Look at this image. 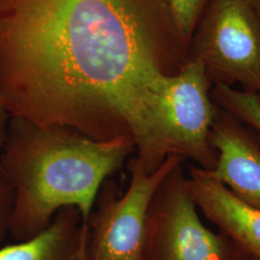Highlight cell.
I'll use <instances>...</instances> for the list:
<instances>
[{"mask_svg":"<svg viewBox=\"0 0 260 260\" xmlns=\"http://www.w3.org/2000/svg\"><path fill=\"white\" fill-rule=\"evenodd\" d=\"M187 44L167 0H0V98L10 118L130 137L151 173Z\"/></svg>","mask_w":260,"mask_h":260,"instance_id":"1","label":"cell"},{"mask_svg":"<svg viewBox=\"0 0 260 260\" xmlns=\"http://www.w3.org/2000/svg\"><path fill=\"white\" fill-rule=\"evenodd\" d=\"M0 149L15 193L9 233L18 242L44 232L65 207L79 211L88 237L101 187L136 151L130 137L98 141L68 126H41L13 117Z\"/></svg>","mask_w":260,"mask_h":260,"instance_id":"2","label":"cell"},{"mask_svg":"<svg viewBox=\"0 0 260 260\" xmlns=\"http://www.w3.org/2000/svg\"><path fill=\"white\" fill-rule=\"evenodd\" d=\"M184 160L171 155L149 173L138 158H131L129 185L124 193L111 177L104 181L88 221L86 260H144L149 203L169 173Z\"/></svg>","mask_w":260,"mask_h":260,"instance_id":"3","label":"cell"},{"mask_svg":"<svg viewBox=\"0 0 260 260\" xmlns=\"http://www.w3.org/2000/svg\"><path fill=\"white\" fill-rule=\"evenodd\" d=\"M182 163L169 173L149 203L144 260H232V242L203 223Z\"/></svg>","mask_w":260,"mask_h":260,"instance_id":"4","label":"cell"},{"mask_svg":"<svg viewBox=\"0 0 260 260\" xmlns=\"http://www.w3.org/2000/svg\"><path fill=\"white\" fill-rule=\"evenodd\" d=\"M194 58L216 83L239 82L251 92L260 75V20L250 0H211Z\"/></svg>","mask_w":260,"mask_h":260,"instance_id":"5","label":"cell"},{"mask_svg":"<svg viewBox=\"0 0 260 260\" xmlns=\"http://www.w3.org/2000/svg\"><path fill=\"white\" fill-rule=\"evenodd\" d=\"M209 87L206 68L193 57L170 77L166 95L168 156L189 158L206 171H212L216 165V151L210 143V133L218 113Z\"/></svg>","mask_w":260,"mask_h":260,"instance_id":"6","label":"cell"},{"mask_svg":"<svg viewBox=\"0 0 260 260\" xmlns=\"http://www.w3.org/2000/svg\"><path fill=\"white\" fill-rule=\"evenodd\" d=\"M216 165L209 173L243 202L260 208V142L231 114L217 113L210 133Z\"/></svg>","mask_w":260,"mask_h":260,"instance_id":"7","label":"cell"},{"mask_svg":"<svg viewBox=\"0 0 260 260\" xmlns=\"http://www.w3.org/2000/svg\"><path fill=\"white\" fill-rule=\"evenodd\" d=\"M187 177L201 212L237 249L260 260V208L237 198L209 171L191 166Z\"/></svg>","mask_w":260,"mask_h":260,"instance_id":"8","label":"cell"},{"mask_svg":"<svg viewBox=\"0 0 260 260\" xmlns=\"http://www.w3.org/2000/svg\"><path fill=\"white\" fill-rule=\"evenodd\" d=\"M88 237L75 207L56 213L51 223L36 236L0 248V260H86Z\"/></svg>","mask_w":260,"mask_h":260,"instance_id":"9","label":"cell"},{"mask_svg":"<svg viewBox=\"0 0 260 260\" xmlns=\"http://www.w3.org/2000/svg\"><path fill=\"white\" fill-rule=\"evenodd\" d=\"M215 96L235 119L246 122L260 135V102L255 93L216 83Z\"/></svg>","mask_w":260,"mask_h":260,"instance_id":"10","label":"cell"},{"mask_svg":"<svg viewBox=\"0 0 260 260\" xmlns=\"http://www.w3.org/2000/svg\"><path fill=\"white\" fill-rule=\"evenodd\" d=\"M167 2L177 28L189 42L205 11L206 0H167Z\"/></svg>","mask_w":260,"mask_h":260,"instance_id":"11","label":"cell"},{"mask_svg":"<svg viewBox=\"0 0 260 260\" xmlns=\"http://www.w3.org/2000/svg\"><path fill=\"white\" fill-rule=\"evenodd\" d=\"M15 193L0 160V242L9 233L14 210Z\"/></svg>","mask_w":260,"mask_h":260,"instance_id":"12","label":"cell"},{"mask_svg":"<svg viewBox=\"0 0 260 260\" xmlns=\"http://www.w3.org/2000/svg\"><path fill=\"white\" fill-rule=\"evenodd\" d=\"M9 119V115L6 111L0 98V147L2 146L6 136V130H7Z\"/></svg>","mask_w":260,"mask_h":260,"instance_id":"13","label":"cell"},{"mask_svg":"<svg viewBox=\"0 0 260 260\" xmlns=\"http://www.w3.org/2000/svg\"><path fill=\"white\" fill-rule=\"evenodd\" d=\"M251 92L256 94V96L258 98V100H259L260 102V75L259 77L257 78L256 82H255V83H254V85H253V88H252Z\"/></svg>","mask_w":260,"mask_h":260,"instance_id":"14","label":"cell"},{"mask_svg":"<svg viewBox=\"0 0 260 260\" xmlns=\"http://www.w3.org/2000/svg\"><path fill=\"white\" fill-rule=\"evenodd\" d=\"M251 1V5L253 7L254 11L257 14V17L260 20V0H250Z\"/></svg>","mask_w":260,"mask_h":260,"instance_id":"15","label":"cell"},{"mask_svg":"<svg viewBox=\"0 0 260 260\" xmlns=\"http://www.w3.org/2000/svg\"><path fill=\"white\" fill-rule=\"evenodd\" d=\"M232 260H259L257 259V258H255V257H253V256H251V255H249L248 254V258H246V259H242V258H239V257H236V255H233V258Z\"/></svg>","mask_w":260,"mask_h":260,"instance_id":"16","label":"cell"}]
</instances>
